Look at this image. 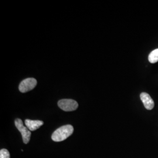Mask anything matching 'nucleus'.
I'll use <instances>...</instances> for the list:
<instances>
[{
  "label": "nucleus",
  "instance_id": "obj_1",
  "mask_svg": "<svg viewBox=\"0 0 158 158\" xmlns=\"http://www.w3.org/2000/svg\"><path fill=\"white\" fill-rule=\"evenodd\" d=\"M74 128L71 125H66L57 129L52 135V139L55 142H61L66 139L73 133Z\"/></svg>",
  "mask_w": 158,
  "mask_h": 158
},
{
  "label": "nucleus",
  "instance_id": "obj_2",
  "mask_svg": "<svg viewBox=\"0 0 158 158\" xmlns=\"http://www.w3.org/2000/svg\"><path fill=\"white\" fill-rule=\"evenodd\" d=\"M15 125L17 129L22 135L23 143L27 144L30 141V138L31 136V131H29L27 127H25L23 125V121L21 119H16L15 121Z\"/></svg>",
  "mask_w": 158,
  "mask_h": 158
},
{
  "label": "nucleus",
  "instance_id": "obj_3",
  "mask_svg": "<svg viewBox=\"0 0 158 158\" xmlns=\"http://www.w3.org/2000/svg\"><path fill=\"white\" fill-rule=\"evenodd\" d=\"M58 106L64 111H73L79 106L78 103L72 99H63L58 102Z\"/></svg>",
  "mask_w": 158,
  "mask_h": 158
},
{
  "label": "nucleus",
  "instance_id": "obj_4",
  "mask_svg": "<svg viewBox=\"0 0 158 158\" xmlns=\"http://www.w3.org/2000/svg\"><path fill=\"white\" fill-rule=\"evenodd\" d=\"M37 85V80L34 78L25 79L19 85V90L21 93H27L33 90Z\"/></svg>",
  "mask_w": 158,
  "mask_h": 158
},
{
  "label": "nucleus",
  "instance_id": "obj_5",
  "mask_svg": "<svg viewBox=\"0 0 158 158\" xmlns=\"http://www.w3.org/2000/svg\"><path fill=\"white\" fill-rule=\"evenodd\" d=\"M140 98L146 109L148 110H152L154 107L155 104L152 98L149 96V94L144 92L140 94Z\"/></svg>",
  "mask_w": 158,
  "mask_h": 158
},
{
  "label": "nucleus",
  "instance_id": "obj_6",
  "mask_svg": "<svg viewBox=\"0 0 158 158\" xmlns=\"http://www.w3.org/2000/svg\"><path fill=\"white\" fill-rule=\"evenodd\" d=\"M26 127L31 131H34L40 128L41 126L44 125V122L40 120H31L27 119L25 121Z\"/></svg>",
  "mask_w": 158,
  "mask_h": 158
},
{
  "label": "nucleus",
  "instance_id": "obj_7",
  "mask_svg": "<svg viewBox=\"0 0 158 158\" xmlns=\"http://www.w3.org/2000/svg\"><path fill=\"white\" fill-rule=\"evenodd\" d=\"M148 60L151 63H155L158 62V49H156L152 51L149 56Z\"/></svg>",
  "mask_w": 158,
  "mask_h": 158
},
{
  "label": "nucleus",
  "instance_id": "obj_8",
  "mask_svg": "<svg viewBox=\"0 0 158 158\" xmlns=\"http://www.w3.org/2000/svg\"><path fill=\"white\" fill-rule=\"evenodd\" d=\"M0 158H10V154L9 151L6 149H1Z\"/></svg>",
  "mask_w": 158,
  "mask_h": 158
}]
</instances>
